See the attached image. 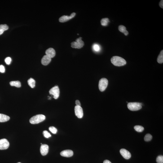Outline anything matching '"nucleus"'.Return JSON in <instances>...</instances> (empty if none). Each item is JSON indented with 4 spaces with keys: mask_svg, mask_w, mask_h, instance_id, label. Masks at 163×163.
Returning a JSON list of instances; mask_svg holds the SVG:
<instances>
[{
    "mask_svg": "<svg viewBox=\"0 0 163 163\" xmlns=\"http://www.w3.org/2000/svg\"><path fill=\"white\" fill-rule=\"evenodd\" d=\"M111 61L114 65L120 67L125 65L126 64V61L121 57L115 56L112 57Z\"/></svg>",
    "mask_w": 163,
    "mask_h": 163,
    "instance_id": "1",
    "label": "nucleus"
},
{
    "mask_svg": "<svg viewBox=\"0 0 163 163\" xmlns=\"http://www.w3.org/2000/svg\"><path fill=\"white\" fill-rule=\"evenodd\" d=\"M45 116L43 115H37L33 116L30 119V122L33 124H37L42 122L45 119Z\"/></svg>",
    "mask_w": 163,
    "mask_h": 163,
    "instance_id": "2",
    "label": "nucleus"
},
{
    "mask_svg": "<svg viewBox=\"0 0 163 163\" xmlns=\"http://www.w3.org/2000/svg\"><path fill=\"white\" fill-rule=\"evenodd\" d=\"M141 103L134 102L129 103L128 104V109L131 111H137L141 109L142 108Z\"/></svg>",
    "mask_w": 163,
    "mask_h": 163,
    "instance_id": "3",
    "label": "nucleus"
},
{
    "mask_svg": "<svg viewBox=\"0 0 163 163\" xmlns=\"http://www.w3.org/2000/svg\"><path fill=\"white\" fill-rule=\"evenodd\" d=\"M82 37H80L77 39L76 42H73L71 43V47L73 48L80 49L84 45V42L82 40Z\"/></svg>",
    "mask_w": 163,
    "mask_h": 163,
    "instance_id": "4",
    "label": "nucleus"
},
{
    "mask_svg": "<svg viewBox=\"0 0 163 163\" xmlns=\"http://www.w3.org/2000/svg\"><path fill=\"white\" fill-rule=\"evenodd\" d=\"M108 80L105 78H103L100 80L99 82V87L101 91L103 92L105 90L108 86Z\"/></svg>",
    "mask_w": 163,
    "mask_h": 163,
    "instance_id": "5",
    "label": "nucleus"
},
{
    "mask_svg": "<svg viewBox=\"0 0 163 163\" xmlns=\"http://www.w3.org/2000/svg\"><path fill=\"white\" fill-rule=\"evenodd\" d=\"M49 92L50 95L53 96L54 99H58L60 93L58 86H54L50 89Z\"/></svg>",
    "mask_w": 163,
    "mask_h": 163,
    "instance_id": "6",
    "label": "nucleus"
},
{
    "mask_svg": "<svg viewBox=\"0 0 163 163\" xmlns=\"http://www.w3.org/2000/svg\"><path fill=\"white\" fill-rule=\"evenodd\" d=\"M10 146V143L7 139H2L0 140V150L7 149Z\"/></svg>",
    "mask_w": 163,
    "mask_h": 163,
    "instance_id": "7",
    "label": "nucleus"
},
{
    "mask_svg": "<svg viewBox=\"0 0 163 163\" xmlns=\"http://www.w3.org/2000/svg\"><path fill=\"white\" fill-rule=\"evenodd\" d=\"M75 112L76 116L79 118H82L83 116V111L81 106H75Z\"/></svg>",
    "mask_w": 163,
    "mask_h": 163,
    "instance_id": "8",
    "label": "nucleus"
},
{
    "mask_svg": "<svg viewBox=\"0 0 163 163\" xmlns=\"http://www.w3.org/2000/svg\"><path fill=\"white\" fill-rule=\"evenodd\" d=\"M76 15L75 13L73 12L71 14L70 16H66V15H63L61 17L59 18V21L61 23H64L68 21L70 19H72Z\"/></svg>",
    "mask_w": 163,
    "mask_h": 163,
    "instance_id": "9",
    "label": "nucleus"
},
{
    "mask_svg": "<svg viewBox=\"0 0 163 163\" xmlns=\"http://www.w3.org/2000/svg\"><path fill=\"white\" fill-rule=\"evenodd\" d=\"M120 152L123 157L127 160H128L131 158V153L126 149H122L120 150Z\"/></svg>",
    "mask_w": 163,
    "mask_h": 163,
    "instance_id": "10",
    "label": "nucleus"
},
{
    "mask_svg": "<svg viewBox=\"0 0 163 163\" xmlns=\"http://www.w3.org/2000/svg\"><path fill=\"white\" fill-rule=\"evenodd\" d=\"M40 150L41 154L42 156H45L48 153L49 146L46 144H42L41 145Z\"/></svg>",
    "mask_w": 163,
    "mask_h": 163,
    "instance_id": "11",
    "label": "nucleus"
},
{
    "mask_svg": "<svg viewBox=\"0 0 163 163\" xmlns=\"http://www.w3.org/2000/svg\"><path fill=\"white\" fill-rule=\"evenodd\" d=\"M60 154L61 156L63 157H69L73 156V152L72 150H68L62 151Z\"/></svg>",
    "mask_w": 163,
    "mask_h": 163,
    "instance_id": "12",
    "label": "nucleus"
},
{
    "mask_svg": "<svg viewBox=\"0 0 163 163\" xmlns=\"http://www.w3.org/2000/svg\"><path fill=\"white\" fill-rule=\"evenodd\" d=\"M51 60V58L47 55H45L41 59V62L44 65L46 66L50 63Z\"/></svg>",
    "mask_w": 163,
    "mask_h": 163,
    "instance_id": "13",
    "label": "nucleus"
},
{
    "mask_svg": "<svg viewBox=\"0 0 163 163\" xmlns=\"http://www.w3.org/2000/svg\"><path fill=\"white\" fill-rule=\"evenodd\" d=\"M45 53L46 55L49 57L51 58H54L55 57L56 54L55 50L52 48H50L47 50L45 52Z\"/></svg>",
    "mask_w": 163,
    "mask_h": 163,
    "instance_id": "14",
    "label": "nucleus"
},
{
    "mask_svg": "<svg viewBox=\"0 0 163 163\" xmlns=\"http://www.w3.org/2000/svg\"><path fill=\"white\" fill-rule=\"evenodd\" d=\"M10 118L9 116L0 114V122H4L9 121Z\"/></svg>",
    "mask_w": 163,
    "mask_h": 163,
    "instance_id": "15",
    "label": "nucleus"
},
{
    "mask_svg": "<svg viewBox=\"0 0 163 163\" xmlns=\"http://www.w3.org/2000/svg\"><path fill=\"white\" fill-rule=\"evenodd\" d=\"M118 29L120 32L124 33L125 35H127L128 34V32L126 30V27L123 25H120L118 27Z\"/></svg>",
    "mask_w": 163,
    "mask_h": 163,
    "instance_id": "16",
    "label": "nucleus"
},
{
    "mask_svg": "<svg viewBox=\"0 0 163 163\" xmlns=\"http://www.w3.org/2000/svg\"><path fill=\"white\" fill-rule=\"evenodd\" d=\"M8 26L6 24L0 25V35L2 34L5 31L8 29Z\"/></svg>",
    "mask_w": 163,
    "mask_h": 163,
    "instance_id": "17",
    "label": "nucleus"
},
{
    "mask_svg": "<svg viewBox=\"0 0 163 163\" xmlns=\"http://www.w3.org/2000/svg\"><path fill=\"white\" fill-rule=\"evenodd\" d=\"M10 84L11 86H15L18 88L20 87L21 86L20 82L19 81L10 82Z\"/></svg>",
    "mask_w": 163,
    "mask_h": 163,
    "instance_id": "18",
    "label": "nucleus"
},
{
    "mask_svg": "<svg viewBox=\"0 0 163 163\" xmlns=\"http://www.w3.org/2000/svg\"><path fill=\"white\" fill-rule=\"evenodd\" d=\"M28 85L30 87L33 88L35 86V81L32 78H30L28 80Z\"/></svg>",
    "mask_w": 163,
    "mask_h": 163,
    "instance_id": "19",
    "label": "nucleus"
},
{
    "mask_svg": "<svg viewBox=\"0 0 163 163\" xmlns=\"http://www.w3.org/2000/svg\"><path fill=\"white\" fill-rule=\"evenodd\" d=\"M109 22V19L108 18H103L101 21V24L103 26H106L108 25Z\"/></svg>",
    "mask_w": 163,
    "mask_h": 163,
    "instance_id": "20",
    "label": "nucleus"
},
{
    "mask_svg": "<svg viewBox=\"0 0 163 163\" xmlns=\"http://www.w3.org/2000/svg\"><path fill=\"white\" fill-rule=\"evenodd\" d=\"M158 62L159 63H162L163 62V50H162L159 54L157 58Z\"/></svg>",
    "mask_w": 163,
    "mask_h": 163,
    "instance_id": "21",
    "label": "nucleus"
},
{
    "mask_svg": "<svg viewBox=\"0 0 163 163\" xmlns=\"http://www.w3.org/2000/svg\"><path fill=\"white\" fill-rule=\"evenodd\" d=\"M134 129L136 131L139 132H143L144 130V128L143 126L140 125H136L134 126Z\"/></svg>",
    "mask_w": 163,
    "mask_h": 163,
    "instance_id": "22",
    "label": "nucleus"
},
{
    "mask_svg": "<svg viewBox=\"0 0 163 163\" xmlns=\"http://www.w3.org/2000/svg\"><path fill=\"white\" fill-rule=\"evenodd\" d=\"M93 49L96 52H98L100 50L101 48L99 45L97 44H94L93 45Z\"/></svg>",
    "mask_w": 163,
    "mask_h": 163,
    "instance_id": "23",
    "label": "nucleus"
},
{
    "mask_svg": "<svg viewBox=\"0 0 163 163\" xmlns=\"http://www.w3.org/2000/svg\"><path fill=\"white\" fill-rule=\"evenodd\" d=\"M152 139V136L150 134H147L145 136L144 140L146 141H149Z\"/></svg>",
    "mask_w": 163,
    "mask_h": 163,
    "instance_id": "24",
    "label": "nucleus"
},
{
    "mask_svg": "<svg viewBox=\"0 0 163 163\" xmlns=\"http://www.w3.org/2000/svg\"><path fill=\"white\" fill-rule=\"evenodd\" d=\"M156 162L157 163H163V156L162 155H160L156 158Z\"/></svg>",
    "mask_w": 163,
    "mask_h": 163,
    "instance_id": "25",
    "label": "nucleus"
},
{
    "mask_svg": "<svg viewBox=\"0 0 163 163\" xmlns=\"http://www.w3.org/2000/svg\"><path fill=\"white\" fill-rule=\"evenodd\" d=\"M49 130L53 134H56L58 131V130L56 128L53 126L50 127L49 128Z\"/></svg>",
    "mask_w": 163,
    "mask_h": 163,
    "instance_id": "26",
    "label": "nucleus"
},
{
    "mask_svg": "<svg viewBox=\"0 0 163 163\" xmlns=\"http://www.w3.org/2000/svg\"><path fill=\"white\" fill-rule=\"evenodd\" d=\"M43 134L44 136L46 138H48L51 137V134L47 130H44L43 132Z\"/></svg>",
    "mask_w": 163,
    "mask_h": 163,
    "instance_id": "27",
    "label": "nucleus"
},
{
    "mask_svg": "<svg viewBox=\"0 0 163 163\" xmlns=\"http://www.w3.org/2000/svg\"><path fill=\"white\" fill-rule=\"evenodd\" d=\"M11 58L9 57L6 58L5 59V63L7 65H10L11 63Z\"/></svg>",
    "mask_w": 163,
    "mask_h": 163,
    "instance_id": "28",
    "label": "nucleus"
},
{
    "mask_svg": "<svg viewBox=\"0 0 163 163\" xmlns=\"http://www.w3.org/2000/svg\"><path fill=\"white\" fill-rule=\"evenodd\" d=\"M5 72L4 67L2 65H0V72L2 73H4Z\"/></svg>",
    "mask_w": 163,
    "mask_h": 163,
    "instance_id": "29",
    "label": "nucleus"
},
{
    "mask_svg": "<svg viewBox=\"0 0 163 163\" xmlns=\"http://www.w3.org/2000/svg\"><path fill=\"white\" fill-rule=\"evenodd\" d=\"M76 106H81V103L80 101L78 100H77L76 101Z\"/></svg>",
    "mask_w": 163,
    "mask_h": 163,
    "instance_id": "30",
    "label": "nucleus"
},
{
    "mask_svg": "<svg viewBox=\"0 0 163 163\" xmlns=\"http://www.w3.org/2000/svg\"><path fill=\"white\" fill-rule=\"evenodd\" d=\"M159 6L162 8H163V1L162 0L159 3Z\"/></svg>",
    "mask_w": 163,
    "mask_h": 163,
    "instance_id": "31",
    "label": "nucleus"
},
{
    "mask_svg": "<svg viewBox=\"0 0 163 163\" xmlns=\"http://www.w3.org/2000/svg\"><path fill=\"white\" fill-rule=\"evenodd\" d=\"M103 163H112L110 161L108 160H105Z\"/></svg>",
    "mask_w": 163,
    "mask_h": 163,
    "instance_id": "32",
    "label": "nucleus"
},
{
    "mask_svg": "<svg viewBox=\"0 0 163 163\" xmlns=\"http://www.w3.org/2000/svg\"><path fill=\"white\" fill-rule=\"evenodd\" d=\"M20 163V162H19V163Z\"/></svg>",
    "mask_w": 163,
    "mask_h": 163,
    "instance_id": "33",
    "label": "nucleus"
}]
</instances>
